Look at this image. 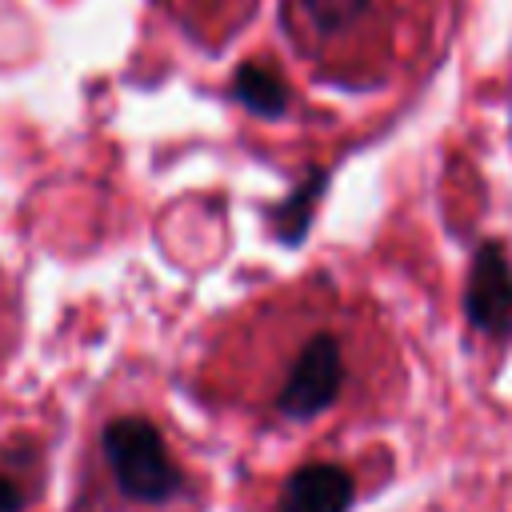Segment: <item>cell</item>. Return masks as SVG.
<instances>
[{
	"instance_id": "obj_6",
	"label": "cell",
	"mask_w": 512,
	"mask_h": 512,
	"mask_svg": "<svg viewBox=\"0 0 512 512\" xmlns=\"http://www.w3.org/2000/svg\"><path fill=\"white\" fill-rule=\"evenodd\" d=\"M372 0H296V16L312 36H340L348 32Z\"/></svg>"
},
{
	"instance_id": "obj_5",
	"label": "cell",
	"mask_w": 512,
	"mask_h": 512,
	"mask_svg": "<svg viewBox=\"0 0 512 512\" xmlns=\"http://www.w3.org/2000/svg\"><path fill=\"white\" fill-rule=\"evenodd\" d=\"M232 92H236V100H240L244 108H252L256 116H280V112L288 108V88H284V80H280L272 68H264V64H244V68L236 72V80H232Z\"/></svg>"
},
{
	"instance_id": "obj_3",
	"label": "cell",
	"mask_w": 512,
	"mask_h": 512,
	"mask_svg": "<svg viewBox=\"0 0 512 512\" xmlns=\"http://www.w3.org/2000/svg\"><path fill=\"white\" fill-rule=\"evenodd\" d=\"M464 320L496 340L512 332V256L500 240L472 248L464 276Z\"/></svg>"
},
{
	"instance_id": "obj_1",
	"label": "cell",
	"mask_w": 512,
	"mask_h": 512,
	"mask_svg": "<svg viewBox=\"0 0 512 512\" xmlns=\"http://www.w3.org/2000/svg\"><path fill=\"white\" fill-rule=\"evenodd\" d=\"M104 460L120 492L136 504H164L184 488V472L176 468L160 432L140 416H120L104 428Z\"/></svg>"
},
{
	"instance_id": "obj_7",
	"label": "cell",
	"mask_w": 512,
	"mask_h": 512,
	"mask_svg": "<svg viewBox=\"0 0 512 512\" xmlns=\"http://www.w3.org/2000/svg\"><path fill=\"white\" fill-rule=\"evenodd\" d=\"M320 184H324V176H316L312 184L296 188V196L276 212V224H280V236H284V240H300V236L308 232V220H312V204H316V196H320Z\"/></svg>"
},
{
	"instance_id": "obj_2",
	"label": "cell",
	"mask_w": 512,
	"mask_h": 512,
	"mask_svg": "<svg viewBox=\"0 0 512 512\" xmlns=\"http://www.w3.org/2000/svg\"><path fill=\"white\" fill-rule=\"evenodd\" d=\"M340 388H344V348L336 336L316 332L292 356L276 388V412L284 420H312L336 404Z\"/></svg>"
},
{
	"instance_id": "obj_8",
	"label": "cell",
	"mask_w": 512,
	"mask_h": 512,
	"mask_svg": "<svg viewBox=\"0 0 512 512\" xmlns=\"http://www.w3.org/2000/svg\"><path fill=\"white\" fill-rule=\"evenodd\" d=\"M24 508V488L0 472V512H20Z\"/></svg>"
},
{
	"instance_id": "obj_4",
	"label": "cell",
	"mask_w": 512,
	"mask_h": 512,
	"mask_svg": "<svg viewBox=\"0 0 512 512\" xmlns=\"http://www.w3.org/2000/svg\"><path fill=\"white\" fill-rule=\"evenodd\" d=\"M356 500V480L340 464H304L284 480L276 512H348Z\"/></svg>"
}]
</instances>
